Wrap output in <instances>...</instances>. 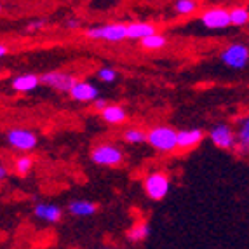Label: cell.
Here are the masks:
<instances>
[{
  "instance_id": "8fae6325",
  "label": "cell",
  "mask_w": 249,
  "mask_h": 249,
  "mask_svg": "<svg viewBox=\"0 0 249 249\" xmlns=\"http://www.w3.org/2000/svg\"><path fill=\"white\" fill-rule=\"evenodd\" d=\"M204 138H206V133L199 127L181 129V131H178V148L179 150L196 148L197 145L202 143Z\"/></svg>"
},
{
  "instance_id": "83f0119b",
  "label": "cell",
  "mask_w": 249,
  "mask_h": 249,
  "mask_svg": "<svg viewBox=\"0 0 249 249\" xmlns=\"http://www.w3.org/2000/svg\"><path fill=\"white\" fill-rule=\"evenodd\" d=\"M7 54H9V47L5 46V44H0V59L5 58Z\"/></svg>"
},
{
  "instance_id": "4316f807",
  "label": "cell",
  "mask_w": 249,
  "mask_h": 249,
  "mask_svg": "<svg viewBox=\"0 0 249 249\" xmlns=\"http://www.w3.org/2000/svg\"><path fill=\"white\" fill-rule=\"evenodd\" d=\"M92 105H94V108H96V110H100V112H103L105 108H107L110 103H108V101L105 100V98H96V100L92 101Z\"/></svg>"
},
{
  "instance_id": "e0dca14e",
  "label": "cell",
  "mask_w": 249,
  "mask_h": 249,
  "mask_svg": "<svg viewBox=\"0 0 249 249\" xmlns=\"http://www.w3.org/2000/svg\"><path fill=\"white\" fill-rule=\"evenodd\" d=\"M98 211V204L91 202V200H71L68 204V213L77 218H89V216L96 214Z\"/></svg>"
},
{
  "instance_id": "52a82bcc",
  "label": "cell",
  "mask_w": 249,
  "mask_h": 249,
  "mask_svg": "<svg viewBox=\"0 0 249 249\" xmlns=\"http://www.w3.org/2000/svg\"><path fill=\"white\" fill-rule=\"evenodd\" d=\"M79 79H75L71 73H67V71H59V70H53V71H46V73L40 75V84L47 86V88L54 89L58 92H67L70 94L71 88L75 86Z\"/></svg>"
},
{
  "instance_id": "4fadbf2b",
  "label": "cell",
  "mask_w": 249,
  "mask_h": 249,
  "mask_svg": "<svg viewBox=\"0 0 249 249\" xmlns=\"http://www.w3.org/2000/svg\"><path fill=\"white\" fill-rule=\"evenodd\" d=\"M125 28H127V40L142 42L143 38L157 34V26L154 23H148V21H134V23L125 25Z\"/></svg>"
},
{
  "instance_id": "4dcf8cb0",
  "label": "cell",
  "mask_w": 249,
  "mask_h": 249,
  "mask_svg": "<svg viewBox=\"0 0 249 249\" xmlns=\"http://www.w3.org/2000/svg\"><path fill=\"white\" fill-rule=\"evenodd\" d=\"M103 249H113V248H103Z\"/></svg>"
},
{
  "instance_id": "277c9868",
  "label": "cell",
  "mask_w": 249,
  "mask_h": 249,
  "mask_svg": "<svg viewBox=\"0 0 249 249\" xmlns=\"http://www.w3.org/2000/svg\"><path fill=\"white\" fill-rule=\"evenodd\" d=\"M143 187H145V194L148 196V199L162 200L166 199L171 190V178L162 171H154V173L146 175Z\"/></svg>"
},
{
  "instance_id": "8992f818",
  "label": "cell",
  "mask_w": 249,
  "mask_h": 249,
  "mask_svg": "<svg viewBox=\"0 0 249 249\" xmlns=\"http://www.w3.org/2000/svg\"><path fill=\"white\" fill-rule=\"evenodd\" d=\"M208 138L211 143L220 150H235V131L227 122H218L209 129Z\"/></svg>"
},
{
  "instance_id": "f1b7e54d",
  "label": "cell",
  "mask_w": 249,
  "mask_h": 249,
  "mask_svg": "<svg viewBox=\"0 0 249 249\" xmlns=\"http://www.w3.org/2000/svg\"><path fill=\"white\" fill-rule=\"evenodd\" d=\"M7 167L5 166H2V164H0V181H4L5 178H7Z\"/></svg>"
},
{
  "instance_id": "cb8c5ba5",
  "label": "cell",
  "mask_w": 249,
  "mask_h": 249,
  "mask_svg": "<svg viewBox=\"0 0 249 249\" xmlns=\"http://www.w3.org/2000/svg\"><path fill=\"white\" fill-rule=\"evenodd\" d=\"M96 77L105 84H113L117 79H119V73L113 67H101L96 73Z\"/></svg>"
},
{
  "instance_id": "9a60e30c",
  "label": "cell",
  "mask_w": 249,
  "mask_h": 249,
  "mask_svg": "<svg viewBox=\"0 0 249 249\" xmlns=\"http://www.w3.org/2000/svg\"><path fill=\"white\" fill-rule=\"evenodd\" d=\"M40 84V77L35 73H23L16 75L13 80H11V86L16 92H32L34 89L38 88Z\"/></svg>"
},
{
  "instance_id": "603a6c76",
  "label": "cell",
  "mask_w": 249,
  "mask_h": 249,
  "mask_svg": "<svg viewBox=\"0 0 249 249\" xmlns=\"http://www.w3.org/2000/svg\"><path fill=\"white\" fill-rule=\"evenodd\" d=\"M32 167H34V159L30 157V155H21V157L16 159V162H14V169H16L18 175L21 176H26L32 171Z\"/></svg>"
},
{
  "instance_id": "9c48e42d",
  "label": "cell",
  "mask_w": 249,
  "mask_h": 249,
  "mask_svg": "<svg viewBox=\"0 0 249 249\" xmlns=\"http://www.w3.org/2000/svg\"><path fill=\"white\" fill-rule=\"evenodd\" d=\"M200 23L208 30H225L230 25V11L225 7H211L206 9L200 16Z\"/></svg>"
},
{
  "instance_id": "30bf717a",
  "label": "cell",
  "mask_w": 249,
  "mask_h": 249,
  "mask_svg": "<svg viewBox=\"0 0 249 249\" xmlns=\"http://www.w3.org/2000/svg\"><path fill=\"white\" fill-rule=\"evenodd\" d=\"M70 98L79 103H92L96 98H100V91L94 84H91L89 80H77L75 86L70 91Z\"/></svg>"
},
{
  "instance_id": "d4e9b609",
  "label": "cell",
  "mask_w": 249,
  "mask_h": 249,
  "mask_svg": "<svg viewBox=\"0 0 249 249\" xmlns=\"http://www.w3.org/2000/svg\"><path fill=\"white\" fill-rule=\"evenodd\" d=\"M46 26V21L44 19H37V21H32L28 26H26V32H38Z\"/></svg>"
},
{
  "instance_id": "7c38bea8",
  "label": "cell",
  "mask_w": 249,
  "mask_h": 249,
  "mask_svg": "<svg viewBox=\"0 0 249 249\" xmlns=\"http://www.w3.org/2000/svg\"><path fill=\"white\" fill-rule=\"evenodd\" d=\"M235 150L239 155H249V113L239 119L235 129Z\"/></svg>"
},
{
  "instance_id": "3957f363",
  "label": "cell",
  "mask_w": 249,
  "mask_h": 249,
  "mask_svg": "<svg viewBox=\"0 0 249 249\" xmlns=\"http://www.w3.org/2000/svg\"><path fill=\"white\" fill-rule=\"evenodd\" d=\"M220 61L232 70H244L249 63V47L241 42L229 44L220 53Z\"/></svg>"
},
{
  "instance_id": "484cf974",
  "label": "cell",
  "mask_w": 249,
  "mask_h": 249,
  "mask_svg": "<svg viewBox=\"0 0 249 249\" xmlns=\"http://www.w3.org/2000/svg\"><path fill=\"white\" fill-rule=\"evenodd\" d=\"M65 26L70 30H79L80 26H82V21H80L79 18H68V19L65 21Z\"/></svg>"
},
{
  "instance_id": "ac0fdd59",
  "label": "cell",
  "mask_w": 249,
  "mask_h": 249,
  "mask_svg": "<svg viewBox=\"0 0 249 249\" xmlns=\"http://www.w3.org/2000/svg\"><path fill=\"white\" fill-rule=\"evenodd\" d=\"M150 235V225L146 221H140V223L133 225L127 232V239L131 242H142Z\"/></svg>"
},
{
  "instance_id": "ba28073f",
  "label": "cell",
  "mask_w": 249,
  "mask_h": 249,
  "mask_svg": "<svg viewBox=\"0 0 249 249\" xmlns=\"http://www.w3.org/2000/svg\"><path fill=\"white\" fill-rule=\"evenodd\" d=\"M7 143L13 148L19 150V152H32L37 148V134L30 129L23 127H14L7 131Z\"/></svg>"
},
{
  "instance_id": "7402d4cb",
  "label": "cell",
  "mask_w": 249,
  "mask_h": 249,
  "mask_svg": "<svg viewBox=\"0 0 249 249\" xmlns=\"http://www.w3.org/2000/svg\"><path fill=\"white\" fill-rule=\"evenodd\" d=\"M173 9L179 16H190V14H194L199 9V2L197 0H176Z\"/></svg>"
},
{
  "instance_id": "7a4b0ae2",
  "label": "cell",
  "mask_w": 249,
  "mask_h": 249,
  "mask_svg": "<svg viewBox=\"0 0 249 249\" xmlns=\"http://www.w3.org/2000/svg\"><path fill=\"white\" fill-rule=\"evenodd\" d=\"M84 35L91 40H103L119 44V42L127 40V28L124 23H107V25L91 26L84 30Z\"/></svg>"
},
{
  "instance_id": "d6986e66",
  "label": "cell",
  "mask_w": 249,
  "mask_h": 249,
  "mask_svg": "<svg viewBox=\"0 0 249 249\" xmlns=\"http://www.w3.org/2000/svg\"><path fill=\"white\" fill-rule=\"evenodd\" d=\"M230 25L242 28L249 25V9L248 7H233L230 9Z\"/></svg>"
},
{
  "instance_id": "2e32d148",
  "label": "cell",
  "mask_w": 249,
  "mask_h": 249,
  "mask_svg": "<svg viewBox=\"0 0 249 249\" xmlns=\"http://www.w3.org/2000/svg\"><path fill=\"white\" fill-rule=\"evenodd\" d=\"M100 113H101V119L110 125L122 124V122L127 121V112H125V108L121 107V105H108L103 112Z\"/></svg>"
},
{
  "instance_id": "f546056e",
  "label": "cell",
  "mask_w": 249,
  "mask_h": 249,
  "mask_svg": "<svg viewBox=\"0 0 249 249\" xmlns=\"http://www.w3.org/2000/svg\"><path fill=\"white\" fill-rule=\"evenodd\" d=\"M0 14H2V4H0Z\"/></svg>"
},
{
  "instance_id": "5b68a950",
  "label": "cell",
  "mask_w": 249,
  "mask_h": 249,
  "mask_svg": "<svg viewBox=\"0 0 249 249\" xmlns=\"http://www.w3.org/2000/svg\"><path fill=\"white\" fill-rule=\"evenodd\" d=\"M91 160L96 166L101 167H117L124 160V154L119 146L110 145V143H101V145H96L92 148Z\"/></svg>"
},
{
  "instance_id": "44dd1931",
  "label": "cell",
  "mask_w": 249,
  "mask_h": 249,
  "mask_svg": "<svg viewBox=\"0 0 249 249\" xmlns=\"http://www.w3.org/2000/svg\"><path fill=\"white\" fill-rule=\"evenodd\" d=\"M167 42H169V40H167L166 35H162V34H159V32H157V34L143 38L142 46L145 47V49H148V51H157V49H162V47H166Z\"/></svg>"
},
{
  "instance_id": "ffe728a7",
  "label": "cell",
  "mask_w": 249,
  "mask_h": 249,
  "mask_svg": "<svg viewBox=\"0 0 249 249\" xmlns=\"http://www.w3.org/2000/svg\"><path fill=\"white\" fill-rule=\"evenodd\" d=\"M122 138L129 145H140V143L146 142V131H143L140 127H129L122 133Z\"/></svg>"
},
{
  "instance_id": "6da1fadb",
  "label": "cell",
  "mask_w": 249,
  "mask_h": 249,
  "mask_svg": "<svg viewBox=\"0 0 249 249\" xmlns=\"http://www.w3.org/2000/svg\"><path fill=\"white\" fill-rule=\"evenodd\" d=\"M146 143L159 154H171L178 150V131L171 125H155L146 131Z\"/></svg>"
},
{
  "instance_id": "5bb4252c",
  "label": "cell",
  "mask_w": 249,
  "mask_h": 249,
  "mask_svg": "<svg viewBox=\"0 0 249 249\" xmlns=\"http://www.w3.org/2000/svg\"><path fill=\"white\" fill-rule=\"evenodd\" d=\"M34 213L38 220H44L47 223H58L63 216V209L56 204L49 202H38L34 208Z\"/></svg>"
}]
</instances>
